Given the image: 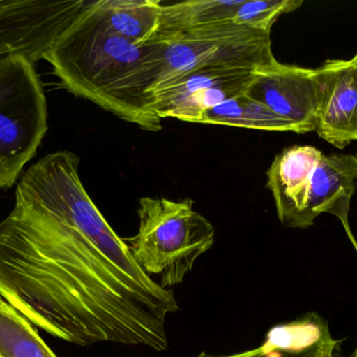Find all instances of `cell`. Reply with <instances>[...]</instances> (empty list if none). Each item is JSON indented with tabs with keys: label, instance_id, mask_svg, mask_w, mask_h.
I'll use <instances>...</instances> for the list:
<instances>
[{
	"label": "cell",
	"instance_id": "5bb4252c",
	"mask_svg": "<svg viewBox=\"0 0 357 357\" xmlns=\"http://www.w3.org/2000/svg\"><path fill=\"white\" fill-rule=\"evenodd\" d=\"M243 0H189L162 4L160 27L157 34H173L199 25L232 21Z\"/></svg>",
	"mask_w": 357,
	"mask_h": 357
},
{
	"label": "cell",
	"instance_id": "7a4b0ae2",
	"mask_svg": "<svg viewBox=\"0 0 357 357\" xmlns=\"http://www.w3.org/2000/svg\"><path fill=\"white\" fill-rule=\"evenodd\" d=\"M159 44L133 43L111 31L88 2L44 54L65 89L148 131L162 129L151 109Z\"/></svg>",
	"mask_w": 357,
	"mask_h": 357
},
{
	"label": "cell",
	"instance_id": "e0dca14e",
	"mask_svg": "<svg viewBox=\"0 0 357 357\" xmlns=\"http://www.w3.org/2000/svg\"><path fill=\"white\" fill-rule=\"evenodd\" d=\"M331 337V335H329L322 343L310 348V349L304 350V351L281 349L266 337L261 346L255 349L249 350V351L241 352V354H232V356H212V354L202 352L195 357H319L324 347L325 342Z\"/></svg>",
	"mask_w": 357,
	"mask_h": 357
},
{
	"label": "cell",
	"instance_id": "9a60e30c",
	"mask_svg": "<svg viewBox=\"0 0 357 357\" xmlns=\"http://www.w3.org/2000/svg\"><path fill=\"white\" fill-rule=\"evenodd\" d=\"M0 357H58L31 323L0 298Z\"/></svg>",
	"mask_w": 357,
	"mask_h": 357
},
{
	"label": "cell",
	"instance_id": "7c38bea8",
	"mask_svg": "<svg viewBox=\"0 0 357 357\" xmlns=\"http://www.w3.org/2000/svg\"><path fill=\"white\" fill-rule=\"evenodd\" d=\"M162 4L159 0H98L93 10L111 31L144 45L158 33Z\"/></svg>",
	"mask_w": 357,
	"mask_h": 357
},
{
	"label": "cell",
	"instance_id": "277c9868",
	"mask_svg": "<svg viewBox=\"0 0 357 357\" xmlns=\"http://www.w3.org/2000/svg\"><path fill=\"white\" fill-rule=\"evenodd\" d=\"M154 39L159 44V75L153 88L199 68L258 71L278 62L273 54L271 33L231 20L157 34Z\"/></svg>",
	"mask_w": 357,
	"mask_h": 357
},
{
	"label": "cell",
	"instance_id": "d6986e66",
	"mask_svg": "<svg viewBox=\"0 0 357 357\" xmlns=\"http://www.w3.org/2000/svg\"><path fill=\"white\" fill-rule=\"evenodd\" d=\"M354 249H356V253H357V241L356 243H354Z\"/></svg>",
	"mask_w": 357,
	"mask_h": 357
},
{
	"label": "cell",
	"instance_id": "3957f363",
	"mask_svg": "<svg viewBox=\"0 0 357 357\" xmlns=\"http://www.w3.org/2000/svg\"><path fill=\"white\" fill-rule=\"evenodd\" d=\"M138 216L139 230L126 243L139 268L158 277L165 289L181 284L215 241L214 226L193 209L190 198L142 197Z\"/></svg>",
	"mask_w": 357,
	"mask_h": 357
},
{
	"label": "cell",
	"instance_id": "8992f818",
	"mask_svg": "<svg viewBox=\"0 0 357 357\" xmlns=\"http://www.w3.org/2000/svg\"><path fill=\"white\" fill-rule=\"evenodd\" d=\"M85 0H0V56L23 54L33 62L87 6Z\"/></svg>",
	"mask_w": 357,
	"mask_h": 357
},
{
	"label": "cell",
	"instance_id": "ba28073f",
	"mask_svg": "<svg viewBox=\"0 0 357 357\" xmlns=\"http://www.w3.org/2000/svg\"><path fill=\"white\" fill-rule=\"evenodd\" d=\"M245 94L293 124L296 133L316 132L321 98L318 69L277 62L256 71Z\"/></svg>",
	"mask_w": 357,
	"mask_h": 357
},
{
	"label": "cell",
	"instance_id": "52a82bcc",
	"mask_svg": "<svg viewBox=\"0 0 357 357\" xmlns=\"http://www.w3.org/2000/svg\"><path fill=\"white\" fill-rule=\"evenodd\" d=\"M256 71L199 68L153 88L151 109L159 119L201 124L206 111L233 96L245 94Z\"/></svg>",
	"mask_w": 357,
	"mask_h": 357
},
{
	"label": "cell",
	"instance_id": "ffe728a7",
	"mask_svg": "<svg viewBox=\"0 0 357 357\" xmlns=\"http://www.w3.org/2000/svg\"><path fill=\"white\" fill-rule=\"evenodd\" d=\"M354 61H356V64H357V54H356V57H354Z\"/></svg>",
	"mask_w": 357,
	"mask_h": 357
},
{
	"label": "cell",
	"instance_id": "2e32d148",
	"mask_svg": "<svg viewBox=\"0 0 357 357\" xmlns=\"http://www.w3.org/2000/svg\"><path fill=\"white\" fill-rule=\"evenodd\" d=\"M301 0H243L235 10L232 21L243 27L271 33L273 24L281 15L294 12Z\"/></svg>",
	"mask_w": 357,
	"mask_h": 357
},
{
	"label": "cell",
	"instance_id": "5b68a950",
	"mask_svg": "<svg viewBox=\"0 0 357 357\" xmlns=\"http://www.w3.org/2000/svg\"><path fill=\"white\" fill-rule=\"evenodd\" d=\"M47 100L35 62L0 56V189H10L48 130Z\"/></svg>",
	"mask_w": 357,
	"mask_h": 357
},
{
	"label": "cell",
	"instance_id": "30bf717a",
	"mask_svg": "<svg viewBox=\"0 0 357 357\" xmlns=\"http://www.w3.org/2000/svg\"><path fill=\"white\" fill-rule=\"evenodd\" d=\"M356 186L357 154L323 155L312 174L297 228H310L321 214H331L342 222L354 245L356 240L350 228L349 211Z\"/></svg>",
	"mask_w": 357,
	"mask_h": 357
},
{
	"label": "cell",
	"instance_id": "8fae6325",
	"mask_svg": "<svg viewBox=\"0 0 357 357\" xmlns=\"http://www.w3.org/2000/svg\"><path fill=\"white\" fill-rule=\"evenodd\" d=\"M323 153L312 146H295L277 155L266 172L277 215L287 228H297L305 207L310 182Z\"/></svg>",
	"mask_w": 357,
	"mask_h": 357
},
{
	"label": "cell",
	"instance_id": "4fadbf2b",
	"mask_svg": "<svg viewBox=\"0 0 357 357\" xmlns=\"http://www.w3.org/2000/svg\"><path fill=\"white\" fill-rule=\"evenodd\" d=\"M201 124L296 133L293 124L245 94L228 99L206 111Z\"/></svg>",
	"mask_w": 357,
	"mask_h": 357
},
{
	"label": "cell",
	"instance_id": "9c48e42d",
	"mask_svg": "<svg viewBox=\"0 0 357 357\" xmlns=\"http://www.w3.org/2000/svg\"><path fill=\"white\" fill-rule=\"evenodd\" d=\"M321 98L316 132L337 149L357 140V64L327 60L319 67Z\"/></svg>",
	"mask_w": 357,
	"mask_h": 357
},
{
	"label": "cell",
	"instance_id": "6da1fadb",
	"mask_svg": "<svg viewBox=\"0 0 357 357\" xmlns=\"http://www.w3.org/2000/svg\"><path fill=\"white\" fill-rule=\"evenodd\" d=\"M0 296L52 337L169 348L167 320L180 307L139 268L125 239L15 205L0 222Z\"/></svg>",
	"mask_w": 357,
	"mask_h": 357
},
{
	"label": "cell",
	"instance_id": "ac0fdd59",
	"mask_svg": "<svg viewBox=\"0 0 357 357\" xmlns=\"http://www.w3.org/2000/svg\"><path fill=\"white\" fill-rule=\"evenodd\" d=\"M340 342L335 341L333 337H329L326 342H325L324 347H323L322 352H321L320 356L319 357H335V350L339 348ZM350 357H357V344L356 349L352 352Z\"/></svg>",
	"mask_w": 357,
	"mask_h": 357
}]
</instances>
